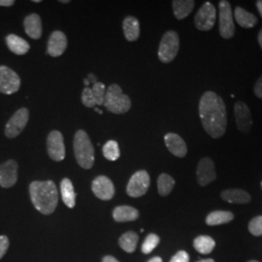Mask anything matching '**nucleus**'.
I'll use <instances>...</instances> for the list:
<instances>
[{
	"mask_svg": "<svg viewBox=\"0 0 262 262\" xmlns=\"http://www.w3.org/2000/svg\"><path fill=\"white\" fill-rule=\"evenodd\" d=\"M199 117L207 133L213 138L224 136L227 126V112L223 98L214 92H206L199 101Z\"/></svg>",
	"mask_w": 262,
	"mask_h": 262,
	"instance_id": "f257e3e1",
	"label": "nucleus"
},
{
	"mask_svg": "<svg viewBox=\"0 0 262 262\" xmlns=\"http://www.w3.org/2000/svg\"><path fill=\"white\" fill-rule=\"evenodd\" d=\"M31 202L35 209L43 215L55 212L58 203V193L53 181H34L29 186Z\"/></svg>",
	"mask_w": 262,
	"mask_h": 262,
	"instance_id": "f03ea898",
	"label": "nucleus"
},
{
	"mask_svg": "<svg viewBox=\"0 0 262 262\" xmlns=\"http://www.w3.org/2000/svg\"><path fill=\"white\" fill-rule=\"evenodd\" d=\"M73 148L78 164L82 168H92L94 164V148L85 131L80 129L76 132Z\"/></svg>",
	"mask_w": 262,
	"mask_h": 262,
	"instance_id": "7ed1b4c3",
	"label": "nucleus"
},
{
	"mask_svg": "<svg viewBox=\"0 0 262 262\" xmlns=\"http://www.w3.org/2000/svg\"><path fill=\"white\" fill-rule=\"evenodd\" d=\"M103 105L113 114H124L130 110L131 100L119 84H112L106 91Z\"/></svg>",
	"mask_w": 262,
	"mask_h": 262,
	"instance_id": "20e7f679",
	"label": "nucleus"
},
{
	"mask_svg": "<svg viewBox=\"0 0 262 262\" xmlns=\"http://www.w3.org/2000/svg\"><path fill=\"white\" fill-rule=\"evenodd\" d=\"M180 38L178 33L169 30L161 38L159 48V60L163 63H169L178 55Z\"/></svg>",
	"mask_w": 262,
	"mask_h": 262,
	"instance_id": "39448f33",
	"label": "nucleus"
},
{
	"mask_svg": "<svg viewBox=\"0 0 262 262\" xmlns=\"http://www.w3.org/2000/svg\"><path fill=\"white\" fill-rule=\"evenodd\" d=\"M219 12L221 36L225 39L233 37L235 34V25L230 3L226 0L220 1Z\"/></svg>",
	"mask_w": 262,
	"mask_h": 262,
	"instance_id": "423d86ee",
	"label": "nucleus"
},
{
	"mask_svg": "<svg viewBox=\"0 0 262 262\" xmlns=\"http://www.w3.org/2000/svg\"><path fill=\"white\" fill-rule=\"evenodd\" d=\"M150 184V179L148 172L145 170L137 171L132 175L127 184L126 193L134 198L143 196L148 191Z\"/></svg>",
	"mask_w": 262,
	"mask_h": 262,
	"instance_id": "0eeeda50",
	"label": "nucleus"
},
{
	"mask_svg": "<svg viewBox=\"0 0 262 262\" xmlns=\"http://www.w3.org/2000/svg\"><path fill=\"white\" fill-rule=\"evenodd\" d=\"M29 120V111L27 108H20L10 119L5 126V135L7 138L13 139L19 136L26 128Z\"/></svg>",
	"mask_w": 262,
	"mask_h": 262,
	"instance_id": "6e6552de",
	"label": "nucleus"
},
{
	"mask_svg": "<svg viewBox=\"0 0 262 262\" xmlns=\"http://www.w3.org/2000/svg\"><path fill=\"white\" fill-rule=\"evenodd\" d=\"M216 18L215 6L211 2H205L194 17V25L201 31H209L214 28Z\"/></svg>",
	"mask_w": 262,
	"mask_h": 262,
	"instance_id": "1a4fd4ad",
	"label": "nucleus"
},
{
	"mask_svg": "<svg viewBox=\"0 0 262 262\" xmlns=\"http://www.w3.org/2000/svg\"><path fill=\"white\" fill-rule=\"evenodd\" d=\"M20 88L19 75L9 67L0 66V93L13 94L17 93Z\"/></svg>",
	"mask_w": 262,
	"mask_h": 262,
	"instance_id": "9d476101",
	"label": "nucleus"
},
{
	"mask_svg": "<svg viewBox=\"0 0 262 262\" xmlns=\"http://www.w3.org/2000/svg\"><path fill=\"white\" fill-rule=\"evenodd\" d=\"M49 157L55 161H62L66 158V146L62 134L57 130L50 132L47 138Z\"/></svg>",
	"mask_w": 262,
	"mask_h": 262,
	"instance_id": "9b49d317",
	"label": "nucleus"
},
{
	"mask_svg": "<svg viewBox=\"0 0 262 262\" xmlns=\"http://www.w3.org/2000/svg\"><path fill=\"white\" fill-rule=\"evenodd\" d=\"M18 162L9 159L0 165V187L9 188L14 187L18 181Z\"/></svg>",
	"mask_w": 262,
	"mask_h": 262,
	"instance_id": "f8f14e48",
	"label": "nucleus"
},
{
	"mask_svg": "<svg viewBox=\"0 0 262 262\" xmlns=\"http://www.w3.org/2000/svg\"><path fill=\"white\" fill-rule=\"evenodd\" d=\"M197 182L201 187H205L216 179L215 163L210 158H204L198 162L196 170Z\"/></svg>",
	"mask_w": 262,
	"mask_h": 262,
	"instance_id": "ddd939ff",
	"label": "nucleus"
},
{
	"mask_svg": "<svg viewBox=\"0 0 262 262\" xmlns=\"http://www.w3.org/2000/svg\"><path fill=\"white\" fill-rule=\"evenodd\" d=\"M235 120L238 129L243 133H249L252 130L253 119L250 108L242 101L236 102L234 106Z\"/></svg>",
	"mask_w": 262,
	"mask_h": 262,
	"instance_id": "4468645a",
	"label": "nucleus"
},
{
	"mask_svg": "<svg viewBox=\"0 0 262 262\" xmlns=\"http://www.w3.org/2000/svg\"><path fill=\"white\" fill-rule=\"evenodd\" d=\"M92 189L94 195L101 200H110L115 195V186L106 176H98L94 179Z\"/></svg>",
	"mask_w": 262,
	"mask_h": 262,
	"instance_id": "2eb2a0df",
	"label": "nucleus"
},
{
	"mask_svg": "<svg viewBox=\"0 0 262 262\" xmlns=\"http://www.w3.org/2000/svg\"><path fill=\"white\" fill-rule=\"evenodd\" d=\"M67 48L66 35L59 30L54 31L48 41V54L53 57L60 56Z\"/></svg>",
	"mask_w": 262,
	"mask_h": 262,
	"instance_id": "dca6fc26",
	"label": "nucleus"
},
{
	"mask_svg": "<svg viewBox=\"0 0 262 262\" xmlns=\"http://www.w3.org/2000/svg\"><path fill=\"white\" fill-rule=\"evenodd\" d=\"M164 142L169 151L177 158H185L187 154L186 142L176 133H167L164 136Z\"/></svg>",
	"mask_w": 262,
	"mask_h": 262,
	"instance_id": "f3484780",
	"label": "nucleus"
},
{
	"mask_svg": "<svg viewBox=\"0 0 262 262\" xmlns=\"http://www.w3.org/2000/svg\"><path fill=\"white\" fill-rule=\"evenodd\" d=\"M25 31L32 39H39L42 35V20L37 14H30L24 20Z\"/></svg>",
	"mask_w": 262,
	"mask_h": 262,
	"instance_id": "a211bd4d",
	"label": "nucleus"
},
{
	"mask_svg": "<svg viewBox=\"0 0 262 262\" xmlns=\"http://www.w3.org/2000/svg\"><path fill=\"white\" fill-rule=\"evenodd\" d=\"M221 196L226 202L233 204H247L251 201V195L240 188L226 189L222 192Z\"/></svg>",
	"mask_w": 262,
	"mask_h": 262,
	"instance_id": "6ab92c4d",
	"label": "nucleus"
},
{
	"mask_svg": "<svg viewBox=\"0 0 262 262\" xmlns=\"http://www.w3.org/2000/svg\"><path fill=\"white\" fill-rule=\"evenodd\" d=\"M113 217L118 223L133 222L139 217V212L137 209L131 206H118L113 211Z\"/></svg>",
	"mask_w": 262,
	"mask_h": 262,
	"instance_id": "aec40b11",
	"label": "nucleus"
},
{
	"mask_svg": "<svg viewBox=\"0 0 262 262\" xmlns=\"http://www.w3.org/2000/svg\"><path fill=\"white\" fill-rule=\"evenodd\" d=\"M122 28L125 39L129 42L136 41L140 36V24L134 17H126L123 20Z\"/></svg>",
	"mask_w": 262,
	"mask_h": 262,
	"instance_id": "412c9836",
	"label": "nucleus"
},
{
	"mask_svg": "<svg viewBox=\"0 0 262 262\" xmlns=\"http://www.w3.org/2000/svg\"><path fill=\"white\" fill-rule=\"evenodd\" d=\"M6 44L9 48L10 51L18 56H23V55L28 54V51L30 49V46L28 42L16 34H9L6 37Z\"/></svg>",
	"mask_w": 262,
	"mask_h": 262,
	"instance_id": "4be33fe9",
	"label": "nucleus"
},
{
	"mask_svg": "<svg viewBox=\"0 0 262 262\" xmlns=\"http://www.w3.org/2000/svg\"><path fill=\"white\" fill-rule=\"evenodd\" d=\"M234 19L237 24L244 28H253L258 21L256 16L239 6L235 8Z\"/></svg>",
	"mask_w": 262,
	"mask_h": 262,
	"instance_id": "5701e85b",
	"label": "nucleus"
},
{
	"mask_svg": "<svg viewBox=\"0 0 262 262\" xmlns=\"http://www.w3.org/2000/svg\"><path fill=\"white\" fill-rule=\"evenodd\" d=\"M60 191L61 197L66 206L70 209L74 208L76 205V193L72 182L69 179H63L60 183Z\"/></svg>",
	"mask_w": 262,
	"mask_h": 262,
	"instance_id": "b1692460",
	"label": "nucleus"
},
{
	"mask_svg": "<svg viewBox=\"0 0 262 262\" xmlns=\"http://www.w3.org/2000/svg\"><path fill=\"white\" fill-rule=\"evenodd\" d=\"M195 2L192 0H174L172 2L173 12L177 19H183L192 12Z\"/></svg>",
	"mask_w": 262,
	"mask_h": 262,
	"instance_id": "393cba45",
	"label": "nucleus"
},
{
	"mask_svg": "<svg viewBox=\"0 0 262 262\" xmlns=\"http://www.w3.org/2000/svg\"><path fill=\"white\" fill-rule=\"evenodd\" d=\"M234 219V215L228 211H214L207 215L206 224L208 225H220L228 224Z\"/></svg>",
	"mask_w": 262,
	"mask_h": 262,
	"instance_id": "a878e982",
	"label": "nucleus"
},
{
	"mask_svg": "<svg viewBox=\"0 0 262 262\" xmlns=\"http://www.w3.org/2000/svg\"><path fill=\"white\" fill-rule=\"evenodd\" d=\"M215 242L213 238L206 235L198 236L193 241V247L198 253L202 254L210 253L215 249Z\"/></svg>",
	"mask_w": 262,
	"mask_h": 262,
	"instance_id": "bb28decb",
	"label": "nucleus"
},
{
	"mask_svg": "<svg viewBox=\"0 0 262 262\" xmlns=\"http://www.w3.org/2000/svg\"><path fill=\"white\" fill-rule=\"evenodd\" d=\"M138 240H139L138 235L133 231H128L121 236L119 244L124 252L131 253L136 250Z\"/></svg>",
	"mask_w": 262,
	"mask_h": 262,
	"instance_id": "cd10ccee",
	"label": "nucleus"
},
{
	"mask_svg": "<svg viewBox=\"0 0 262 262\" xmlns=\"http://www.w3.org/2000/svg\"><path fill=\"white\" fill-rule=\"evenodd\" d=\"M175 187V180L168 174H161L158 179V189L161 196H167Z\"/></svg>",
	"mask_w": 262,
	"mask_h": 262,
	"instance_id": "c85d7f7f",
	"label": "nucleus"
},
{
	"mask_svg": "<svg viewBox=\"0 0 262 262\" xmlns=\"http://www.w3.org/2000/svg\"><path fill=\"white\" fill-rule=\"evenodd\" d=\"M103 156L105 159L111 161L119 159L121 156L119 144L116 141H108L103 146Z\"/></svg>",
	"mask_w": 262,
	"mask_h": 262,
	"instance_id": "c756f323",
	"label": "nucleus"
},
{
	"mask_svg": "<svg viewBox=\"0 0 262 262\" xmlns=\"http://www.w3.org/2000/svg\"><path fill=\"white\" fill-rule=\"evenodd\" d=\"M159 242H160V239L158 235L154 233L148 235L142 245V252L146 254L151 253L157 248Z\"/></svg>",
	"mask_w": 262,
	"mask_h": 262,
	"instance_id": "7c9ffc66",
	"label": "nucleus"
},
{
	"mask_svg": "<svg viewBox=\"0 0 262 262\" xmlns=\"http://www.w3.org/2000/svg\"><path fill=\"white\" fill-rule=\"evenodd\" d=\"M93 94H94V100L96 102V105H103L104 98H105V94H106V88L103 83L97 82L95 84H93L92 88Z\"/></svg>",
	"mask_w": 262,
	"mask_h": 262,
	"instance_id": "2f4dec72",
	"label": "nucleus"
},
{
	"mask_svg": "<svg viewBox=\"0 0 262 262\" xmlns=\"http://www.w3.org/2000/svg\"><path fill=\"white\" fill-rule=\"evenodd\" d=\"M249 230L254 236L262 235V215L253 217L249 224Z\"/></svg>",
	"mask_w": 262,
	"mask_h": 262,
	"instance_id": "473e14b6",
	"label": "nucleus"
},
{
	"mask_svg": "<svg viewBox=\"0 0 262 262\" xmlns=\"http://www.w3.org/2000/svg\"><path fill=\"white\" fill-rule=\"evenodd\" d=\"M82 102L84 104L85 107L89 108H94L96 102L94 100V94H93V91L92 88H84L82 94Z\"/></svg>",
	"mask_w": 262,
	"mask_h": 262,
	"instance_id": "72a5a7b5",
	"label": "nucleus"
},
{
	"mask_svg": "<svg viewBox=\"0 0 262 262\" xmlns=\"http://www.w3.org/2000/svg\"><path fill=\"white\" fill-rule=\"evenodd\" d=\"M10 242L7 236L2 235L0 236V259L5 255L9 249Z\"/></svg>",
	"mask_w": 262,
	"mask_h": 262,
	"instance_id": "f704fd0d",
	"label": "nucleus"
},
{
	"mask_svg": "<svg viewBox=\"0 0 262 262\" xmlns=\"http://www.w3.org/2000/svg\"><path fill=\"white\" fill-rule=\"evenodd\" d=\"M189 261V256L187 254V252L185 251H180L176 253L172 258L170 262H188Z\"/></svg>",
	"mask_w": 262,
	"mask_h": 262,
	"instance_id": "c9c22d12",
	"label": "nucleus"
},
{
	"mask_svg": "<svg viewBox=\"0 0 262 262\" xmlns=\"http://www.w3.org/2000/svg\"><path fill=\"white\" fill-rule=\"evenodd\" d=\"M253 93L256 95V97L262 98V75L255 82L253 86Z\"/></svg>",
	"mask_w": 262,
	"mask_h": 262,
	"instance_id": "e433bc0d",
	"label": "nucleus"
},
{
	"mask_svg": "<svg viewBox=\"0 0 262 262\" xmlns=\"http://www.w3.org/2000/svg\"><path fill=\"white\" fill-rule=\"evenodd\" d=\"M15 4L14 0H0V6L3 7H10Z\"/></svg>",
	"mask_w": 262,
	"mask_h": 262,
	"instance_id": "4c0bfd02",
	"label": "nucleus"
},
{
	"mask_svg": "<svg viewBox=\"0 0 262 262\" xmlns=\"http://www.w3.org/2000/svg\"><path fill=\"white\" fill-rule=\"evenodd\" d=\"M102 262H120L117 258H115L114 256L111 255H106L102 258Z\"/></svg>",
	"mask_w": 262,
	"mask_h": 262,
	"instance_id": "58836bf2",
	"label": "nucleus"
},
{
	"mask_svg": "<svg viewBox=\"0 0 262 262\" xmlns=\"http://www.w3.org/2000/svg\"><path fill=\"white\" fill-rule=\"evenodd\" d=\"M86 80L91 83V84H94L95 83H97V78L94 75V74H89L88 75V78H86Z\"/></svg>",
	"mask_w": 262,
	"mask_h": 262,
	"instance_id": "ea45409f",
	"label": "nucleus"
},
{
	"mask_svg": "<svg viewBox=\"0 0 262 262\" xmlns=\"http://www.w3.org/2000/svg\"><path fill=\"white\" fill-rule=\"evenodd\" d=\"M256 8L258 10V12H259V14L262 17V0L256 1Z\"/></svg>",
	"mask_w": 262,
	"mask_h": 262,
	"instance_id": "a19ab883",
	"label": "nucleus"
},
{
	"mask_svg": "<svg viewBox=\"0 0 262 262\" xmlns=\"http://www.w3.org/2000/svg\"><path fill=\"white\" fill-rule=\"evenodd\" d=\"M257 40H258V44H259V46L261 48L262 50V29L259 31V33H258V37H257Z\"/></svg>",
	"mask_w": 262,
	"mask_h": 262,
	"instance_id": "79ce46f5",
	"label": "nucleus"
},
{
	"mask_svg": "<svg viewBox=\"0 0 262 262\" xmlns=\"http://www.w3.org/2000/svg\"><path fill=\"white\" fill-rule=\"evenodd\" d=\"M148 262H162V259L159 257V256H156V257H154V258H151Z\"/></svg>",
	"mask_w": 262,
	"mask_h": 262,
	"instance_id": "37998d69",
	"label": "nucleus"
},
{
	"mask_svg": "<svg viewBox=\"0 0 262 262\" xmlns=\"http://www.w3.org/2000/svg\"><path fill=\"white\" fill-rule=\"evenodd\" d=\"M197 262H215L214 261V259H212V258H209V259H202V260H200V261Z\"/></svg>",
	"mask_w": 262,
	"mask_h": 262,
	"instance_id": "c03bdc74",
	"label": "nucleus"
},
{
	"mask_svg": "<svg viewBox=\"0 0 262 262\" xmlns=\"http://www.w3.org/2000/svg\"><path fill=\"white\" fill-rule=\"evenodd\" d=\"M84 85H85V88H89V85H90V84H91V83H90V82H89V81H88L86 79H84Z\"/></svg>",
	"mask_w": 262,
	"mask_h": 262,
	"instance_id": "a18cd8bd",
	"label": "nucleus"
},
{
	"mask_svg": "<svg viewBox=\"0 0 262 262\" xmlns=\"http://www.w3.org/2000/svg\"><path fill=\"white\" fill-rule=\"evenodd\" d=\"M59 2H60V3H69L68 0H60Z\"/></svg>",
	"mask_w": 262,
	"mask_h": 262,
	"instance_id": "49530a36",
	"label": "nucleus"
},
{
	"mask_svg": "<svg viewBox=\"0 0 262 262\" xmlns=\"http://www.w3.org/2000/svg\"><path fill=\"white\" fill-rule=\"evenodd\" d=\"M33 2H36V3H39V2H41L40 0H33Z\"/></svg>",
	"mask_w": 262,
	"mask_h": 262,
	"instance_id": "de8ad7c7",
	"label": "nucleus"
},
{
	"mask_svg": "<svg viewBox=\"0 0 262 262\" xmlns=\"http://www.w3.org/2000/svg\"><path fill=\"white\" fill-rule=\"evenodd\" d=\"M249 262H258V261H256V260H251V261H249Z\"/></svg>",
	"mask_w": 262,
	"mask_h": 262,
	"instance_id": "09e8293b",
	"label": "nucleus"
},
{
	"mask_svg": "<svg viewBox=\"0 0 262 262\" xmlns=\"http://www.w3.org/2000/svg\"><path fill=\"white\" fill-rule=\"evenodd\" d=\"M261 188H262V182H261Z\"/></svg>",
	"mask_w": 262,
	"mask_h": 262,
	"instance_id": "8fccbe9b",
	"label": "nucleus"
}]
</instances>
